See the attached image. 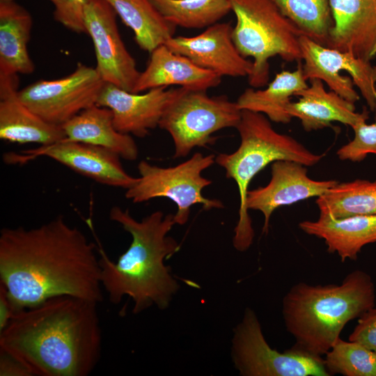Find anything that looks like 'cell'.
I'll return each instance as SVG.
<instances>
[{"mask_svg": "<svg viewBox=\"0 0 376 376\" xmlns=\"http://www.w3.org/2000/svg\"><path fill=\"white\" fill-rule=\"evenodd\" d=\"M95 244L62 215L40 226L0 232V284L16 311L68 295L100 303Z\"/></svg>", "mask_w": 376, "mask_h": 376, "instance_id": "6da1fadb", "label": "cell"}, {"mask_svg": "<svg viewBox=\"0 0 376 376\" xmlns=\"http://www.w3.org/2000/svg\"><path fill=\"white\" fill-rule=\"evenodd\" d=\"M97 304L62 295L20 310L0 332V349L33 376H88L102 351Z\"/></svg>", "mask_w": 376, "mask_h": 376, "instance_id": "7a4b0ae2", "label": "cell"}, {"mask_svg": "<svg viewBox=\"0 0 376 376\" xmlns=\"http://www.w3.org/2000/svg\"><path fill=\"white\" fill-rule=\"evenodd\" d=\"M109 219L132 237L130 246L116 262L100 248L99 263L101 284L113 304L125 296L134 302L132 313L139 314L156 306L166 309L180 285L164 260L176 253L180 246L169 232L175 225L174 214L159 210L136 220L128 210L113 206Z\"/></svg>", "mask_w": 376, "mask_h": 376, "instance_id": "3957f363", "label": "cell"}, {"mask_svg": "<svg viewBox=\"0 0 376 376\" xmlns=\"http://www.w3.org/2000/svg\"><path fill=\"white\" fill-rule=\"evenodd\" d=\"M375 306L371 276L357 269L340 284L293 285L282 300L286 330L295 340L292 347L313 356L324 355L340 338L348 322Z\"/></svg>", "mask_w": 376, "mask_h": 376, "instance_id": "277c9868", "label": "cell"}, {"mask_svg": "<svg viewBox=\"0 0 376 376\" xmlns=\"http://www.w3.org/2000/svg\"><path fill=\"white\" fill-rule=\"evenodd\" d=\"M240 144L233 152L220 153L215 162L224 169L226 176L235 180L240 195L239 218L234 229L233 244L239 251L252 244L254 230L246 208L249 187L252 179L268 164L276 161H293L306 166L317 164L323 155L311 152L293 137L276 132L264 114L242 110L236 127Z\"/></svg>", "mask_w": 376, "mask_h": 376, "instance_id": "5b68a950", "label": "cell"}, {"mask_svg": "<svg viewBox=\"0 0 376 376\" xmlns=\"http://www.w3.org/2000/svg\"><path fill=\"white\" fill-rule=\"evenodd\" d=\"M236 22L232 38L240 53L253 58L248 77L252 88L265 86L269 79L270 58L301 61L300 30L273 0H230Z\"/></svg>", "mask_w": 376, "mask_h": 376, "instance_id": "8992f818", "label": "cell"}, {"mask_svg": "<svg viewBox=\"0 0 376 376\" xmlns=\"http://www.w3.org/2000/svg\"><path fill=\"white\" fill-rule=\"evenodd\" d=\"M212 154L194 153L189 159L171 167H161L147 161L137 166L138 181L125 192V197L134 203L165 197L172 200L178 207L174 214L175 224H185L189 217L191 207L201 204L204 210L224 207L223 203L205 198L202 190L212 184L202 172L215 162Z\"/></svg>", "mask_w": 376, "mask_h": 376, "instance_id": "52a82bcc", "label": "cell"}, {"mask_svg": "<svg viewBox=\"0 0 376 376\" xmlns=\"http://www.w3.org/2000/svg\"><path fill=\"white\" fill-rule=\"evenodd\" d=\"M242 110L225 95L209 96L207 91H183L169 104L159 123L174 144V158L185 157L196 147L215 141L212 134L239 124Z\"/></svg>", "mask_w": 376, "mask_h": 376, "instance_id": "ba28073f", "label": "cell"}, {"mask_svg": "<svg viewBox=\"0 0 376 376\" xmlns=\"http://www.w3.org/2000/svg\"><path fill=\"white\" fill-rule=\"evenodd\" d=\"M231 358L242 376H329L324 359L295 348L283 352L273 349L264 337L256 313L244 312L234 329Z\"/></svg>", "mask_w": 376, "mask_h": 376, "instance_id": "9c48e42d", "label": "cell"}, {"mask_svg": "<svg viewBox=\"0 0 376 376\" xmlns=\"http://www.w3.org/2000/svg\"><path fill=\"white\" fill-rule=\"evenodd\" d=\"M300 48L306 80L319 79L331 91L352 103L360 98L355 85L376 118L375 65L350 53L323 46L304 35L300 37Z\"/></svg>", "mask_w": 376, "mask_h": 376, "instance_id": "30bf717a", "label": "cell"}, {"mask_svg": "<svg viewBox=\"0 0 376 376\" xmlns=\"http://www.w3.org/2000/svg\"><path fill=\"white\" fill-rule=\"evenodd\" d=\"M104 83L95 68L79 63L68 75L36 81L18 91V96L44 120L62 125L96 104Z\"/></svg>", "mask_w": 376, "mask_h": 376, "instance_id": "8fae6325", "label": "cell"}, {"mask_svg": "<svg viewBox=\"0 0 376 376\" xmlns=\"http://www.w3.org/2000/svg\"><path fill=\"white\" fill-rule=\"evenodd\" d=\"M116 15L105 0H90L84 12L86 33L93 43L95 68L102 79L132 92L140 72L121 38Z\"/></svg>", "mask_w": 376, "mask_h": 376, "instance_id": "7c38bea8", "label": "cell"}, {"mask_svg": "<svg viewBox=\"0 0 376 376\" xmlns=\"http://www.w3.org/2000/svg\"><path fill=\"white\" fill-rule=\"evenodd\" d=\"M184 89L158 87L136 93L104 83L96 104L111 109L113 125L119 132L143 138L159 126L167 107Z\"/></svg>", "mask_w": 376, "mask_h": 376, "instance_id": "4fadbf2b", "label": "cell"}, {"mask_svg": "<svg viewBox=\"0 0 376 376\" xmlns=\"http://www.w3.org/2000/svg\"><path fill=\"white\" fill-rule=\"evenodd\" d=\"M8 162L45 156L100 184L127 189L139 180L123 169L120 157L106 148L64 139L52 144L23 151Z\"/></svg>", "mask_w": 376, "mask_h": 376, "instance_id": "5bb4252c", "label": "cell"}, {"mask_svg": "<svg viewBox=\"0 0 376 376\" xmlns=\"http://www.w3.org/2000/svg\"><path fill=\"white\" fill-rule=\"evenodd\" d=\"M335 180H315L310 178L306 166L279 160L272 164L271 179L265 187L249 190L246 208L258 210L264 216L263 233L267 234L269 219L274 210L312 197H319L334 187Z\"/></svg>", "mask_w": 376, "mask_h": 376, "instance_id": "9a60e30c", "label": "cell"}, {"mask_svg": "<svg viewBox=\"0 0 376 376\" xmlns=\"http://www.w3.org/2000/svg\"><path fill=\"white\" fill-rule=\"evenodd\" d=\"M232 30L230 22H217L196 36H173L164 45L221 77H248L253 70V61L240 53L233 40Z\"/></svg>", "mask_w": 376, "mask_h": 376, "instance_id": "2e32d148", "label": "cell"}, {"mask_svg": "<svg viewBox=\"0 0 376 376\" xmlns=\"http://www.w3.org/2000/svg\"><path fill=\"white\" fill-rule=\"evenodd\" d=\"M334 24L327 46L363 61L376 56V0H329Z\"/></svg>", "mask_w": 376, "mask_h": 376, "instance_id": "e0dca14e", "label": "cell"}, {"mask_svg": "<svg viewBox=\"0 0 376 376\" xmlns=\"http://www.w3.org/2000/svg\"><path fill=\"white\" fill-rule=\"evenodd\" d=\"M18 77H0V139L18 144L46 146L65 138L61 125L49 123L18 96Z\"/></svg>", "mask_w": 376, "mask_h": 376, "instance_id": "ac0fdd59", "label": "cell"}, {"mask_svg": "<svg viewBox=\"0 0 376 376\" xmlns=\"http://www.w3.org/2000/svg\"><path fill=\"white\" fill-rule=\"evenodd\" d=\"M218 74L203 68L187 56L162 45L150 53L146 69L140 72L132 93L158 87L179 86L189 90L207 91L221 81Z\"/></svg>", "mask_w": 376, "mask_h": 376, "instance_id": "d6986e66", "label": "cell"}, {"mask_svg": "<svg viewBox=\"0 0 376 376\" xmlns=\"http://www.w3.org/2000/svg\"><path fill=\"white\" fill-rule=\"evenodd\" d=\"M308 86L297 92L295 102L291 101L287 107V113L298 118L306 132L323 129L339 122L352 128L361 121H366L368 111L356 112L352 103L333 91H327L324 82L319 79L309 80Z\"/></svg>", "mask_w": 376, "mask_h": 376, "instance_id": "ffe728a7", "label": "cell"}, {"mask_svg": "<svg viewBox=\"0 0 376 376\" xmlns=\"http://www.w3.org/2000/svg\"><path fill=\"white\" fill-rule=\"evenodd\" d=\"M299 228L322 239L329 253H336L342 262L356 260L361 249L376 242V215H356L334 218L320 214L315 221H303Z\"/></svg>", "mask_w": 376, "mask_h": 376, "instance_id": "44dd1931", "label": "cell"}, {"mask_svg": "<svg viewBox=\"0 0 376 376\" xmlns=\"http://www.w3.org/2000/svg\"><path fill=\"white\" fill-rule=\"evenodd\" d=\"M66 139L109 150L120 158L134 161L139 149L130 134L119 132L113 123L111 109L94 104L61 125Z\"/></svg>", "mask_w": 376, "mask_h": 376, "instance_id": "7402d4cb", "label": "cell"}, {"mask_svg": "<svg viewBox=\"0 0 376 376\" xmlns=\"http://www.w3.org/2000/svg\"><path fill=\"white\" fill-rule=\"evenodd\" d=\"M33 20L23 6L0 1V77L29 75L35 66L27 49Z\"/></svg>", "mask_w": 376, "mask_h": 376, "instance_id": "603a6c76", "label": "cell"}, {"mask_svg": "<svg viewBox=\"0 0 376 376\" xmlns=\"http://www.w3.org/2000/svg\"><path fill=\"white\" fill-rule=\"evenodd\" d=\"M306 81L300 63L295 70L276 74L265 89L246 88L236 103L241 110L263 113L274 123H288L292 117L287 113V107L292 97L308 86Z\"/></svg>", "mask_w": 376, "mask_h": 376, "instance_id": "cb8c5ba5", "label": "cell"}, {"mask_svg": "<svg viewBox=\"0 0 376 376\" xmlns=\"http://www.w3.org/2000/svg\"><path fill=\"white\" fill-rule=\"evenodd\" d=\"M105 1L134 32L141 49L150 54L174 36L176 26L164 19L150 0Z\"/></svg>", "mask_w": 376, "mask_h": 376, "instance_id": "d4e9b609", "label": "cell"}, {"mask_svg": "<svg viewBox=\"0 0 376 376\" xmlns=\"http://www.w3.org/2000/svg\"><path fill=\"white\" fill-rule=\"evenodd\" d=\"M320 214L334 218L376 215V180L338 182L315 201Z\"/></svg>", "mask_w": 376, "mask_h": 376, "instance_id": "484cf974", "label": "cell"}, {"mask_svg": "<svg viewBox=\"0 0 376 376\" xmlns=\"http://www.w3.org/2000/svg\"><path fill=\"white\" fill-rule=\"evenodd\" d=\"M166 20L175 26L203 29L230 11V0H150Z\"/></svg>", "mask_w": 376, "mask_h": 376, "instance_id": "4316f807", "label": "cell"}, {"mask_svg": "<svg viewBox=\"0 0 376 376\" xmlns=\"http://www.w3.org/2000/svg\"><path fill=\"white\" fill-rule=\"evenodd\" d=\"M273 1L304 36L327 46L334 24L329 0Z\"/></svg>", "mask_w": 376, "mask_h": 376, "instance_id": "83f0119b", "label": "cell"}, {"mask_svg": "<svg viewBox=\"0 0 376 376\" xmlns=\"http://www.w3.org/2000/svg\"><path fill=\"white\" fill-rule=\"evenodd\" d=\"M324 355L330 375L376 376V352L359 343L339 338Z\"/></svg>", "mask_w": 376, "mask_h": 376, "instance_id": "f1b7e54d", "label": "cell"}, {"mask_svg": "<svg viewBox=\"0 0 376 376\" xmlns=\"http://www.w3.org/2000/svg\"><path fill=\"white\" fill-rule=\"evenodd\" d=\"M354 138L340 148L336 155L343 161L360 162L369 154L376 155V122L361 121L352 127Z\"/></svg>", "mask_w": 376, "mask_h": 376, "instance_id": "f546056e", "label": "cell"}, {"mask_svg": "<svg viewBox=\"0 0 376 376\" xmlns=\"http://www.w3.org/2000/svg\"><path fill=\"white\" fill-rule=\"evenodd\" d=\"M54 6V19L68 29L85 33L84 12L90 0H49Z\"/></svg>", "mask_w": 376, "mask_h": 376, "instance_id": "4dcf8cb0", "label": "cell"}, {"mask_svg": "<svg viewBox=\"0 0 376 376\" xmlns=\"http://www.w3.org/2000/svg\"><path fill=\"white\" fill-rule=\"evenodd\" d=\"M349 340L362 344L376 352V308L363 313L349 336Z\"/></svg>", "mask_w": 376, "mask_h": 376, "instance_id": "1f68e13d", "label": "cell"}, {"mask_svg": "<svg viewBox=\"0 0 376 376\" xmlns=\"http://www.w3.org/2000/svg\"><path fill=\"white\" fill-rule=\"evenodd\" d=\"M0 376H33L18 359L0 349Z\"/></svg>", "mask_w": 376, "mask_h": 376, "instance_id": "d6a6232c", "label": "cell"}, {"mask_svg": "<svg viewBox=\"0 0 376 376\" xmlns=\"http://www.w3.org/2000/svg\"><path fill=\"white\" fill-rule=\"evenodd\" d=\"M16 313L5 288L0 284V332L6 328Z\"/></svg>", "mask_w": 376, "mask_h": 376, "instance_id": "836d02e7", "label": "cell"}, {"mask_svg": "<svg viewBox=\"0 0 376 376\" xmlns=\"http://www.w3.org/2000/svg\"><path fill=\"white\" fill-rule=\"evenodd\" d=\"M0 1H13V0H0Z\"/></svg>", "mask_w": 376, "mask_h": 376, "instance_id": "e575fe53", "label": "cell"}]
</instances>
